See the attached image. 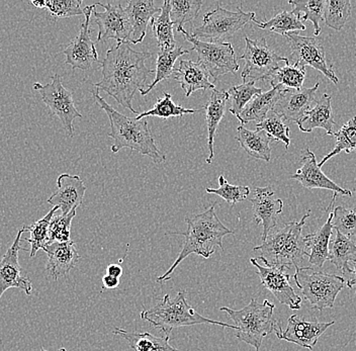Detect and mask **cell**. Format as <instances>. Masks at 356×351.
<instances>
[{"label":"cell","instance_id":"obj_13","mask_svg":"<svg viewBox=\"0 0 356 351\" xmlns=\"http://www.w3.org/2000/svg\"><path fill=\"white\" fill-rule=\"evenodd\" d=\"M97 6L104 8L102 13H92L93 21L99 26L97 42L113 39L118 43H131L132 26L126 8H122V4L113 6L111 2L97 3Z\"/></svg>","mask_w":356,"mask_h":351},{"label":"cell","instance_id":"obj_32","mask_svg":"<svg viewBox=\"0 0 356 351\" xmlns=\"http://www.w3.org/2000/svg\"><path fill=\"white\" fill-rule=\"evenodd\" d=\"M253 23L256 24V26L261 30L275 33V34H280L284 37L289 33L306 30L305 22L302 21V15L293 12V10L291 12L284 10L267 22H259L255 19Z\"/></svg>","mask_w":356,"mask_h":351},{"label":"cell","instance_id":"obj_28","mask_svg":"<svg viewBox=\"0 0 356 351\" xmlns=\"http://www.w3.org/2000/svg\"><path fill=\"white\" fill-rule=\"evenodd\" d=\"M284 91L273 88V90L262 92L261 95L253 97L237 117V119L241 122L242 126L250 123V122L261 123L268 113L275 108V104L280 101Z\"/></svg>","mask_w":356,"mask_h":351},{"label":"cell","instance_id":"obj_25","mask_svg":"<svg viewBox=\"0 0 356 351\" xmlns=\"http://www.w3.org/2000/svg\"><path fill=\"white\" fill-rule=\"evenodd\" d=\"M332 97L324 93L321 99L316 102V106L308 111L305 117L298 122V126L302 133H311L315 129H323L328 136H334V115Z\"/></svg>","mask_w":356,"mask_h":351},{"label":"cell","instance_id":"obj_44","mask_svg":"<svg viewBox=\"0 0 356 351\" xmlns=\"http://www.w3.org/2000/svg\"><path fill=\"white\" fill-rule=\"evenodd\" d=\"M219 184V188L213 190V188H207L206 192L219 195L231 206H235L236 204L245 201L250 195V188L248 186H232L226 181L224 175H220Z\"/></svg>","mask_w":356,"mask_h":351},{"label":"cell","instance_id":"obj_42","mask_svg":"<svg viewBox=\"0 0 356 351\" xmlns=\"http://www.w3.org/2000/svg\"><path fill=\"white\" fill-rule=\"evenodd\" d=\"M351 15L349 0H327L325 3L324 22L329 28L340 31Z\"/></svg>","mask_w":356,"mask_h":351},{"label":"cell","instance_id":"obj_1","mask_svg":"<svg viewBox=\"0 0 356 351\" xmlns=\"http://www.w3.org/2000/svg\"><path fill=\"white\" fill-rule=\"evenodd\" d=\"M152 54L134 50L130 43H118L106 52L102 62V79L95 86L133 113L139 112L133 108L136 91L144 90L147 79L155 70L147 67L145 62Z\"/></svg>","mask_w":356,"mask_h":351},{"label":"cell","instance_id":"obj_11","mask_svg":"<svg viewBox=\"0 0 356 351\" xmlns=\"http://www.w3.org/2000/svg\"><path fill=\"white\" fill-rule=\"evenodd\" d=\"M33 88L41 95L42 99L50 108L51 113L61 121L67 135L71 138L74 136L73 122L77 117H82V115L75 108L72 93L63 85L60 75H53L51 82L44 85L35 82Z\"/></svg>","mask_w":356,"mask_h":351},{"label":"cell","instance_id":"obj_27","mask_svg":"<svg viewBox=\"0 0 356 351\" xmlns=\"http://www.w3.org/2000/svg\"><path fill=\"white\" fill-rule=\"evenodd\" d=\"M328 261L341 270L346 279L356 264V244L348 237L336 231L335 239L329 245Z\"/></svg>","mask_w":356,"mask_h":351},{"label":"cell","instance_id":"obj_40","mask_svg":"<svg viewBox=\"0 0 356 351\" xmlns=\"http://www.w3.org/2000/svg\"><path fill=\"white\" fill-rule=\"evenodd\" d=\"M170 19L177 28H184L186 23H191L199 15L204 2L202 0H169Z\"/></svg>","mask_w":356,"mask_h":351},{"label":"cell","instance_id":"obj_15","mask_svg":"<svg viewBox=\"0 0 356 351\" xmlns=\"http://www.w3.org/2000/svg\"><path fill=\"white\" fill-rule=\"evenodd\" d=\"M24 232H26V226L19 230L13 245L0 259V299L11 288H19L28 295L32 294V281L22 270L19 261V251L26 250L21 246L22 235Z\"/></svg>","mask_w":356,"mask_h":351},{"label":"cell","instance_id":"obj_49","mask_svg":"<svg viewBox=\"0 0 356 351\" xmlns=\"http://www.w3.org/2000/svg\"><path fill=\"white\" fill-rule=\"evenodd\" d=\"M106 275H111V277H121L122 275V268L121 264L113 263L108 266L106 268Z\"/></svg>","mask_w":356,"mask_h":351},{"label":"cell","instance_id":"obj_3","mask_svg":"<svg viewBox=\"0 0 356 351\" xmlns=\"http://www.w3.org/2000/svg\"><path fill=\"white\" fill-rule=\"evenodd\" d=\"M95 101L106 112L111 123V133L113 138L111 152L118 153L122 148L131 149L134 152L150 157L155 163H161L166 160L165 154L156 146L154 138L151 134L146 120H137L127 117L110 106L99 95V90H92Z\"/></svg>","mask_w":356,"mask_h":351},{"label":"cell","instance_id":"obj_12","mask_svg":"<svg viewBox=\"0 0 356 351\" xmlns=\"http://www.w3.org/2000/svg\"><path fill=\"white\" fill-rule=\"evenodd\" d=\"M291 49V58L295 63L302 67L310 66L324 74L334 84H338L339 79L336 76L333 66L327 61L326 52L321 41L317 38L304 37L298 32L289 33L284 35Z\"/></svg>","mask_w":356,"mask_h":351},{"label":"cell","instance_id":"obj_30","mask_svg":"<svg viewBox=\"0 0 356 351\" xmlns=\"http://www.w3.org/2000/svg\"><path fill=\"white\" fill-rule=\"evenodd\" d=\"M229 101V95L227 91H219L213 90L211 92L210 99L204 106L207 115V126H208V148L209 156L207 158V163L211 164L213 161L215 152H213V141L217 132L218 126L221 123L222 117L225 115V108L227 101Z\"/></svg>","mask_w":356,"mask_h":351},{"label":"cell","instance_id":"obj_33","mask_svg":"<svg viewBox=\"0 0 356 351\" xmlns=\"http://www.w3.org/2000/svg\"><path fill=\"white\" fill-rule=\"evenodd\" d=\"M153 34L157 40V45L159 50H172L175 47V33L170 19V3L169 0H165L161 6V13L157 17H153L150 22Z\"/></svg>","mask_w":356,"mask_h":351},{"label":"cell","instance_id":"obj_45","mask_svg":"<svg viewBox=\"0 0 356 351\" xmlns=\"http://www.w3.org/2000/svg\"><path fill=\"white\" fill-rule=\"evenodd\" d=\"M76 210L77 209H73L68 215H54L49 229L50 244L53 242L64 243L70 241L71 223L76 215Z\"/></svg>","mask_w":356,"mask_h":351},{"label":"cell","instance_id":"obj_29","mask_svg":"<svg viewBox=\"0 0 356 351\" xmlns=\"http://www.w3.org/2000/svg\"><path fill=\"white\" fill-rule=\"evenodd\" d=\"M236 140L246 151L247 154L250 155L253 158L270 162V143L273 139L264 131H250L241 125L238 126Z\"/></svg>","mask_w":356,"mask_h":351},{"label":"cell","instance_id":"obj_50","mask_svg":"<svg viewBox=\"0 0 356 351\" xmlns=\"http://www.w3.org/2000/svg\"><path fill=\"white\" fill-rule=\"evenodd\" d=\"M345 281H346L347 286H348L349 288H353V286H356V264L355 268H353V272H351V275H349Z\"/></svg>","mask_w":356,"mask_h":351},{"label":"cell","instance_id":"obj_23","mask_svg":"<svg viewBox=\"0 0 356 351\" xmlns=\"http://www.w3.org/2000/svg\"><path fill=\"white\" fill-rule=\"evenodd\" d=\"M337 193H334L332 201L329 204L327 212H329V217L326 223L318 229L315 232L304 236L305 243H306L307 250H310L309 253V262L311 266H315L316 268H321L324 266L325 262L328 261L329 257V245H330V239L332 236L333 231V208L334 203L336 201Z\"/></svg>","mask_w":356,"mask_h":351},{"label":"cell","instance_id":"obj_21","mask_svg":"<svg viewBox=\"0 0 356 351\" xmlns=\"http://www.w3.org/2000/svg\"><path fill=\"white\" fill-rule=\"evenodd\" d=\"M86 193V186L80 177L64 173L58 177L57 190L47 203L58 206L61 215H68L73 209H77L82 204Z\"/></svg>","mask_w":356,"mask_h":351},{"label":"cell","instance_id":"obj_48","mask_svg":"<svg viewBox=\"0 0 356 351\" xmlns=\"http://www.w3.org/2000/svg\"><path fill=\"white\" fill-rule=\"evenodd\" d=\"M119 286V277H111V275H106L102 277V290H104V288L113 290V288H117Z\"/></svg>","mask_w":356,"mask_h":351},{"label":"cell","instance_id":"obj_37","mask_svg":"<svg viewBox=\"0 0 356 351\" xmlns=\"http://www.w3.org/2000/svg\"><path fill=\"white\" fill-rule=\"evenodd\" d=\"M204 110V106L199 110H191V108H184V106H178L172 101V97L169 93H164L162 99H158L157 102L151 108L150 111L139 113L136 117L137 120H143L147 117H158L161 119L167 120L172 117H182L184 115H193Z\"/></svg>","mask_w":356,"mask_h":351},{"label":"cell","instance_id":"obj_31","mask_svg":"<svg viewBox=\"0 0 356 351\" xmlns=\"http://www.w3.org/2000/svg\"><path fill=\"white\" fill-rule=\"evenodd\" d=\"M113 333L126 340L134 351H181L171 345L166 335L157 337L148 332H128L117 327Z\"/></svg>","mask_w":356,"mask_h":351},{"label":"cell","instance_id":"obj_51","mask_svg":"<svg viewBox=\"0 0 356 351\" xmlns=\"http://www.w3.org/2000/svg\"><path fill=\"white\" fill-rule=\"evenodd\" d=\"M32 3L37 8H46V1H32Z\"/></svg>","mask_w":356,"mask_h":351},{"label":"cell","instance_id":"obj_14","mask_svg":"<svg viewBox=\"0 0 356 351\" xmlns=\"http://www.w3.org/2000/svg\"><path fill=\"white\" fill-rule=\"evenodd\" d=\"M97 6L92 4L83 8L84 22L80 26L79 34L63 50L65 64L70 65L73 70H88L95 62H99L97 48L90 38V21Z\"/></svg>","mask_w":356,"mask_h":351},{"label":"cell","instance_id":"obj_10","mask_svg":"<svg viewBox=\"0 0 356 351\" xmlns=\"http://www.w3.org/2000/svg\"><path fill=\"white\" fill-rule=\"evenodd\" d=\"M245 50L240 59L244 60L245 66L241 76L244 82L268 80L280 62L289 64V59L280 56L267 45L266 38L251 40L245 37Z\"/></svg>","mask_w":356,"mask_h":351},{"label":"cell","instance_id":"obj_5","mask_svg":"<svg viewBox=\"0 0 356 351\" xmlns=\"http://www.w3.org/2000/svg\"><path fill=\"white\" fill-rule=\"evenodd\" d=\"M186 295V291L178 292L175 299H170L169 295H164L159 304L141 313L142 319L149 322L153 327L163 331L166 336H169L173 329L197 324H213L237 330L235 325L209 319L199 314L189 305Z\"/></svg>","mask_w":356,"mask_h":351},{"label":"cell","instance_id":"obj_24","mask_svg":"<svg viewBox=\"0 0 356 351\" xmlns=\"http://www.w3.org/2000/svg\"><path fill=\"white\" fill-rule=\"evenodd\" d=\"M173 74L175 81L181 85L186 97H191L197 90H216L215 84L209 79L210 74L200 62L180 60L179 65L175 68Z\"/></svg>","mask_w":356,"mask_h":351},{"label":"cell","instance_id":"obj_19","mask_svg":"<svg viewBox=\"0 0 356 351\" xmlns=\"http://www.w3.org/2000/svg\"><path fill=\"white\" fill-rule=\"evenodd\" d=\"M320 82L311 88L299 90H284L280 101L275 104L273 112L284 120V122L298 123L311 110V106L316 101V93Z\"/></svg>","mask_w":356,"mask_h":351},{"label":"cell","instance_id":"obj_43","mask_svg":"<svg viewBox=\"0 0 356 351\" xmlns=\"http://www.w3.org/2000/svg\"><path fill=\"white\" fill-rule=\"evenodd\" d=\"M256 130L264 131L273 140L282 142L286 145V149H289L291 144L289 126H286L284 120L273 111L268 113L261 123L256 124Z\"/></svg>","mask_w":356,"mask_h":351},{"label":"cell","instance_id":"obj_8","mask_svg":"<svg viewBox=\"0 0 356 351\" xmlns=\"http://www.w3.org/2000/svg\"><path fill=\"white\" fill-rule=\"evenodd\" d=\"M255 19L254 13H245L241 6L237 12H230L218 4L215 10L204 15L202 24L193 28L191 35L197 39L207 38L221 42L231 39L238 31Z\"/></svg>","mask_w":356,"mask_h":351},{"label":"cell","instance_id":"obj_46","mask_svg":"<svg viewBox=\"0 0 356 351\" xmlns=\"http://www.w3.org/2000/svg\"><path fill=\"white\" fill-rule=\"evenodd\" d=\"M333 228L344 236H356V209L337 206L333 210Z\"/></svg>","mask_w":356,"mask_h":351},{"label":"cell","instance_id":"obj_7","mask_svg":"<svg viewBox=\"0 0 356 351\" xmlns=\"http://www.w3.org/2000/svg\"><path fill=\"white\" fill-rule=\"evenodd\" d=\"M293 279L305 300L318 311L334 308L336 297L344 288L343 277L321 272L319 268H297Z\"/></svg>","mask_w":356,"mask_h":351},{"label":"cell","instance_id":"obj_39","mask_svg":"<svg viewBox=\"0 0 356 351\" xmlns=\"http://www.w3.org/2000/svg\"><path fill=\"white\" fill-rule=\"evenodd\" d=\"M289 4L295 6L293 12L302 13V21H310L314 26V34L318 37L321 34V23L324 21L325 3L324 0H291Z\"/></svg>","mask_w":356,"mask_h":351},{"label":"cell","instance_id":"obj_38","mask_svg":"<svg viewBox=\"0 0 356 351\" xmlns=\"http://www.w3.org/2000/svg\"><path fill=\"white\" fill-rule=\"evenodd\" d=\"M334 137L336 138V145L326 156L323 157L321 162L318 163L320 168L326 163L328 160L340 154L341 152L349 153L356 151V115L353 119L349 120L337 133H334Z\"/></svg>","mask_w":356,"mask_h":351},{"label":"cell","instance_id":"obj_34","mask_svg":"<svg viewBox=\"0 0 356 351\" xmlns=\"http://www.w3.org/2000/svg\"><path fill=\"white\" fill-rule=\"evenodd\" d=\"M306 79V67L295 63L293 65L286 64L280 66L269 77L271 88L280 90H302Z\"/></svg>","mask_w":356,"mask_h":351},{"label":"cell","instance_id":"obj_22","mask_svg":"<svg viewBox=\"0 0 356 351\" xmlns=\"http://www.w3.org/2000/svg\"><path fill=\"white\" fill-rule=\"evenodd\" d=\"M43 250L48 255L47 272L55 281L68 275L79 261L80 255L78 254L74 242L71 240L64 243L53 242Z\"/></svg>","mask_w":356,"mask_h":351},{"label":"cell","instance_id":"obj_47","mask_svg":"<svg viewBox=\"0 0 356 351\" xmlns=\"http://www.w3.org/2000/svg\"><path fill=\"white\" fill-rule=\"evenodd\" d=\"M81 4V0H48L46 10L54 19H66L84 15Z\"/></svg>","mask_w":356,"mask_h":351},{"label":"cell","instance_id":"obj_17","mask_svg":"<svg viewBox=\"0 0 356 351\" xmlns=\"http://www.w3.org/2000/svg\"><path fill=\"white\" fill-rule=\"evenodd\" d=\"M335 322L307 321L298 315L289 318L286 330H282V325L275 331L278 339L286 340L291 343L297 344L300 348L313 350L320 337L331 327Z\"/></svg>","mask_w":356,"mask_h":351},{"label":"cell","instance_id":"obj_16","mask_svg":"<svg viewBox=\"0 0 356 351\" xmlns=\"http://www.w3.org/2000/svg\"><path fill=\"white\" fill-rule=\"evenodd\" d=\"M250 262L257 268L262 286L275 295L280 304L288 306L291 310H300L302 300L296 294L289 283L291 275L286 272V268L262 266L256 259H251Z\"/></svg>","mask_w":356,"mask_h":351},{"label":"cell","instance_id":"obj_4","mask_svg":"<svg viewBox=\"0 0 356 351\" xmlns=\"http://www.w3.org/2000/svg\"><path fill=\"white\" fill-rule=\"evenodd\" d=\"M310 215L311 210H308L300 222H289L280 230L269 234L261 245L253 250L260 254L256 259L264 262V266L268 268H299L304 257L309 255L302 231Z\"/></svg>","mask_w":356,"mask_h":351},{"label":"cell","instance_id":"obj_26","mask_svg":"<svg viewBox=\"0 0 356 351\" xmlns=\"http://www.w3.org/2000/svg\"><path fill=\"white\" fill-rule=\"evenodd\" d=\"M126 10L132 26L131 43L137 45L144 41L148 24L155 13H161V8H156L153 0H129Z\"/></svg>","mask_w":356,"mask_h":351},{"label":"cell","instance_id":"obj_41","mask_svg":"<svg viewBox=\"0 0 356 351\" xmlns=\"http://www.w3.org/2000/svg\"><path fill=\"white\" fill-rule=\"evenodd\" d=\"M227 92L231 101L229 112L237 117L251 99L256 95H261L264 91L261 88H256L255 81H248L241 85L233 86Z\"/></svg>","mask_w":356,"mask_h":351},{"label":"cell","instance_id":"obj_6","mask_svg":"<svg viewBox=\"0 0 356 351\" xmlns=\"http://www.w3.org/2000/svg\"><path fill=\"white\" fill-rule=\"evenodd\" d=\"M220 311L226 312L233 320L237 327L236 337L253 346L255 351H259L264 339L267 335L275 332L280 325L273 317L275 304L267 300L264 303H258L252 299L249 305L241 310L222 307Z\"/></svg>","mask_w":356,"mask_h":351},{"label":"cell","instance_id":"obj_18","mask_svg":"<svg viewBox=\"0 0 356 351\" xmlns=\"http://www.w3.org/2000/svg\"><path fill=\"white\" fill-rule=\"evenodd\" d=\"M251 203L256 224H262L264 227L262 242L266 241L270 231L277 226L278 215L282 214L284 209V202L275 197L270 186H264L255 188Z\"/></svg>","mask_w":356,"mask_h":351},{"label":"cell","instance_id":"obj_52","mask_svg":"<svg viewBox=\"0 0 356 351\" xmlns=\"http://www.w3.org/2000/svg\"><path fill=\"white\" fill-rule=\"evenodd\" d=\"M40 351H48V350H44V348H42L41 350H40ZM58 351H67V350H65V348H60V350Z\"/></svg>","mask_w":356,"mask_h":351},{"label":"cell","instance_id":"obj_20","mask_svg":"<svg viewBox=\"0 0 356 351\" xmlns=\"http://www.w3.org/2000/svg\"><path fill=\"white\" fill-rule=\"evenodd\" d=\"M302 168L298 170L297 172L291 177V179L299 181L304 188L308 190L313 188H322V190H332L334 193L351 197L353 193L350 190H345L338 186L333 181H331L327 175L318 166L317 159L314 152L310 149H306V155L302 157Z\"/></svg>","mask_w":356,"mask_h":351},{"label":"cell","instance_id":"obj_2","mask_svg":"<svg viewBox=\"0 0 356 351\" xmlns=\"http://www.w3.org/2000/svg\"><path fill=\"white\" fill-rule=\"evenodd\" d=\"M216 206L213 204L210 209L202 214L193 218H186L188 230L184 233H177L184 237V247L175 259V263L170 266L163 275L157 277V283H163L171 279V275L175 268L191 254H197L204 259H209L215 252L216 248L224 251L222 238L226 235L234 234V231L227 228L220 221L216 214Z\"/></svg>","mask_w":356,"mask_h":351},{"label":"cell","instance_id":"obj_35","mask_svg":"<svg viewBox=\"0 0 356 351\" xmlns=\"http://www.w3.org/2000/svg\"><path fill=\"white\" fill-rule=\"evenodd\" d=\"M188 54V51L184 50L182 47H175L172 50L158 51L156 58L155 79L148 88L140 90L143 97L148 95L153 88L162 80L169 79L175 73V64L178 58Z\"/></svg>","mask_w":356,"mask_h":351},{"label":"cell","instance_id":"obj_36","mask_svg":"<svg viewBox=\"0 0 356 351\" xmlns=\"http://www.w3.org/2000/svg\"><path fill=\"white\" fill-rule=\"evenodd\" d=\"M60 210L58 206H54L50 212L48 213L42 219L38 220L37 222L31 226H26V231L31 234L30 238L24 239V241L30 243V257L33 259L37 254L38 251L44 250L47 245L50 244L49 241V229H50L51 221L57 212Z\"/></svg>","mask_w":356,"mask_h":351},{"label":"cell","instance_id":"obj_9","mask_svg":"<svg viewBox=\"0 0 356 351\" xmlns=\"http://www.w3.org/2000/svg\"><path fill=\"white\" fill-rule=\"evenodd\" d=\"M177 32L193 45V50L197 51L199 55L200 63L207 69L213 79L218 80L222 75L236 73L239 70L232 44L200 41L193 38L184 28H177Z\"/></svg>","mask_w":356,"mask_h":351}]
</instances>
